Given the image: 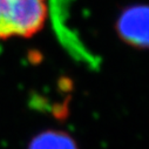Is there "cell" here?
Returning <instances> with one entry per match:
<instances>
[{
  "label": "cell",
  "mask_w": 149,
  "mask_h": 149,
  "mask_svg": "<svg viewBox=\"0 0 149 149\" xmlns=\"http://www.w3.org/2000/svg\"><path fill=\"white\" fill-rule=\"evenodd\" d=\"M46 18V0H0V39L32 36Z\"/></svg>",
  "instance_id": "obj_1"
},
{
  "label": "cell",
  "mask_w": 149,
  "mask_h": 149,
  "mask_svg": "<svg viewBox=\"0 0 149 149\" xmlns=\"http://www.w3.org/2000/svg\"><path fill=\"white\" fill-rule=\"evenodd\" d=\"M116 28L120 38L130 46L149 48V6L136 5L125 10Z\"/></svg>",
  "instance_id": "obj_2"
},
{
  "label": "cell",
  "mask_w": 149,
  "mask_h": 149,
  "mask_svg": "<svg viewBox=\"0 0 149 149\" xmlns=\"http://www.w3.org/2000/svg\"><path fill=\"white\" fill-rule=\"evenodd\" d=\"M28 149H77L74 141L60 132H45L36 136Z\"/></svg>",
  "instance_id": "obj_3"
}]
</instances>
